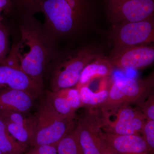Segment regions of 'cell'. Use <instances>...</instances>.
Returning <instances> with one entry per match:
<instances>
[{"mask_svg": "<svg viewBox=\"0 0 154 154\" xmlns=\"http://www.w3.org/2000/svg\"><path fill=\"white\" fill-rule=\"evenodd\" d=\"M19 30L20 40L11 52L22 69L42 88L45 68L58 55L56 43L46 36L33 16L23 14Z\"/></svg>", "mask_w": 154, "mask_h": 154, "instance_id": "6da1fadb", "label": "cell"}, {"mask_svg": "<svg viewBox=\"0 0 154 154\" xmlns=\"http://www.w3.org/2000/svg\"><path fill=\"white\" fill-rule=\"evenodd\" d=\"M96 9L95 0H45L40 9L45 18L44 32L55 43L80 34L92 22Z\"/></svg>", "mask_w": 154, "mask_h": 154, "instance_id": "7a4b0ae2", "label": "cell"}, {"mask_svg": "<svg viewBox=\"0 0 154 154\" xmlns=\"http://www.w3.org/2000/svg\"><path fill=\"white\" fill-rule=\"evenodd\" d=\"M102 54L98 48L91 45L74 50L60 56L58 54L57 63L51 81V91L76 87L85 67Z\"/></svg>", "mask_w": 154, "mask_h": 154, "instance_id": "3957f363", "label": "cell"}, {"mask_svg": "<svg viewBox=\"0 0 154 154\" xmlns=\"http://www.w3.org/2000/svg\"><path fill=\"white\" fill-rule=\"evenodd\" d=\"M35 131L30 145L57 146L71 131L73 120L57 112L47 99L42 103L36 117Z\"/></svg>", "mask_w": 154, "mask_h": 154, "instance_id": "277c9868", "label": "cell"}, {"mask_svg": "<svg viewBox=\"0 0 154 154\" xmlns=\"http://www.w3.org/2000/svg\"><path fill=\"white\" fill-rule=\"evenodd\" d=\"M110 38L113 48L151 44L154 41V17L139 22L113 24Z\"/></svg>", "mask_w": 154, "mask_h": 154, "instance_id": "5b68a950", "label": "cell"}, {"mask_svg": "<svg viewBox=\"0 0 154 154\" xmlns=\"http://www.w3.org/2000/svg\"><path fill=\"white\" fill-rule=\"evenodd\" d=\"M106 10L113 24L139 22L154 17V0H106Z\"/></svg>", "mask_w": 154, "mask_h": 154, "instance_id": "8992f818", "label": "cell"}, {"mask_svg": "<svg viewBox=\"0 0 154 154\" xmlns=\"http://www.w3.org/2000/svg\"><path fill=\"white\" fill-rule=\"evenodd\" d=\"M102 128L98 110L87 109L75 128L83 154H103L105 141L101 134Z\"/></svg>", "mask_w": 154, "mask_h": 154, "instance_id": "52a82bcc", "label": "cell"}, {"mask_svg": "<svg viewBox=\"0 0 154 154\" xmlns=\"http://www.w3.org/2000/svg\"><path fill=\"white\" fill-rule=\"evenodd\" d=\"M99 113L115 116V118H113L112 120L103 119L101 117L102 129L105 130L103 131L114 134H140L144 123L147 120L140 110L134 109L129 105L119 107L113 112Z\"/></svg>", "mask_w": 154, "mask_h": 154, "instance_id": "ba28073f", "label": "cell"}, {"mask_svg": "<svg viewBox=\"0 0 154 154\" xmlns=\"http://www.w3.org/2000/svg\"><path fill=\"white\" fill-rule=\"evenodd\" d=\"M0 85L9 89L24 91L34 99L42 93V87L22 69L11 52L0 64Z\"/></svg>", "mask_w": 154, "mask_h": 154, "instance_id": "9c48e42d", "label": "cell"}, {"mask_svg": "<svg viewBox=\"0 0 154 154\" xmlns=\"http://www.w3.org/2000/svg\"><path fill=\"white\" fill-rule=\"evenodd\" d=\"M108 57L115 68L122 70L145 68L154 63V45L149 44L113 48Z\"/></svg>", "mask_w": 154, "mask_h": 154, "instance_id": "30bf717a", "label": "cell"}, {"mask_svg": "<svg viewBox=\"0 0 154 154\" xmlns=\"http://www.w3.org/2000/svg\"><path fill=\"white\" fill-rule=\"evenodd\" d=\"M119 85L122 106L132 104L140 106L154 92V73L143 79H119Z\"/></svg>", "mask_w": 154, "mask_h": 154, "instance_id": "8fae6325", "label": "cell"}, {"mask_svg": "<svg viewBox=\"0 0 154 154\" xmlns=\"http://www.w3.org/2000/svg\"><path fill=\"white\" fill-rule=\"evenodd\" d=\"M103 139L116 154H153L140 134L119 135L104 131Z\"/></svg>", "mask_w": 154, "mask_h": 154, "instance_id": "7c38bea8", "label": "cell"}, {"mask_svg": "<svg viewBox=\"0 0 154 154\" xmlns=\"http://www.w3.org/2000/svg\"><path fill=\"white\" fill-rule=\"evenodd\" d=\"M34 99L21 91L8 89L0 91V112L14 111L25 113L32 108Z\"/></svg>", "mask_w": 154, "mask_h": 154, "instance_id": "4fadbf2b", "label": "cell"}, {"mask_svg": "<svg viewBox=\"0 0 154 154\" xmlns=\"http://www.w3.org/2000/svg\"><path fill=\"white\" fill-rule=\"evenodd\" d=\"M115 69L109 57L102 55L96 58L84 69L75 88L89 86L93 81L110 75Z\"/></svg>", "mask_w": 154, "mask_h": 154, "instance_id": "5bb4252c", "label": "cell"}, {"mask_svg": "<svg viewBox=\"0 0 154 154\" xmlns=\"http://www.w3.org/2000/svg\"><path fill=\"white\" fill-rule=\"evenodd\" d=\"M27 148V145L19 142L11 135L0 117V149L3 154H23Z\"/></svg>", "mask_w": 154, "mask_h": 154, "instance_id": "9a60e30c", "label": "cell"}, {"mask_svg": "<svg viewBox=\"0 0 154 154\" xmlns=\"http://www.w3.org/2000/svg\"><path fill=\"white\" fill-rule=\"evenodd\" d=\"M77 89L79 93L82 107L88 110L97 109L102 106L107 100L109 93V90L106 89L94 92L87 86Z\"/></svg>", "mask_w": 154, "mask_h": 154, "instance_id": "2e32d148", "label": "cell"}, {"mask_svg": "<svg viewBox=\"0 0 154 154\" xmlns=\"http://www.w3.org/2000/svg\"><path fill=\"white\" fill-rule=\"evenodd\" d=\"M56 148L57 154H83L75 128L60 141Z\"/></svg>", "mask_w": 154, "mask_h": 154, "instance_id": "e0dca14e", "label": "cell"}, {"mask_svg": "<svg viewBox=\"0 0 154 154\" xmlns=\"http://www.w3.org/2000/svg\"><path fill=\"white\" fill-rule=\"evenodd\" d=\"M47 99L60 114L74 121L75 118V111L72 109L63 96L57 91H49L47 94Z\"/></svg>", "mask_w": 154, "mask_h": 154, "instance_id": "ac0fdd59", "label": "cell"}, {"mask_svg": "<svg viewBox=\"0 0 154 154\" xmlns=\"http://www.w3.org/2000/svg\"><path fill=\"white\" fill-rule=\"evenodd\" d=\"M0 117L4 120L11 122L24 127L34 135L36 126V117H27L24 113L14 111H1Z\"/></svg>", "mask_w": 154, "mask_h": 154, "instance_id": "d6986e66", "label": "cell"}, {"mask_svg": "<svg viewBox=\"0 0 154 154\" xmlns=\"http://www.w3.org/2000/svg\"><path fill=\"white\" fill-rule=\"evenodd\" d=\"M4 121L9 133L15 139L21 143L30 145L33 137V133L24 127L14 122Z\"/></svg>", "mask_w": 154, "mask_h": 154, "instance_id": "ffe728a7", "label": "cell"}, {"mask_svg": "<svg viewBox=\"0 0 154 154\" xmlns=\"http://www.w3.org/2000/svg\"><path fill=\"white\" fill-rule=\"evenodd\" d=\"M45 0H15V4L23 14L33 16L40 12L42 3Z\"/></svg>", "mask_w": 154, "mask_h": 154, "instance_id": "44dd1931", "label": "cell"}, {"mask_svg": "<svg viewBox=\"0 0 154 154\" xmlns=\"http://www.w3.org/2000/svg\"><path fill=\"white\" fill-rule=\"evenodd\" d=\"M57 92L66 99L70 106L75 112L79 108L82 107L79 93L77 88H65Z\"/></svg>", "mask_w": 154, "mask_h": 154, "instance_id": "7402d4cb", "label": "cell"}, {"mask_svg": "<svg viewBox=\"0 0 154 154\" xmlns=\"http://www.w3.org/2000/svg\"><path fill=\"white\" fill-rule=\"evenodd\" d=\"M141 133L148 146L150 150L153 154L154 151V120H147L145 122Z\"/></svg>", "mask_w": 154, "mask_h": 154, "instance_id": "603a6c76", "label": "cell"}, {"mask_svg": "<svg viewBox=\"0 0 154 154\" xmlns=\"http://www.w3.org/2000/svg\"><path fill=\"white\" fill-rule=\"evenodd\" d=\"M147 120H154V92L149 95L145 101L139 106Z\"/></svg>", "mask_w": 154, "mask_h": 154, "instance_id": "cb8c5ba5", "label": "cell"}, {"mask_svg": "<svg viewBox=\"0 0 154 154\" xmlns=\"http://www.w3.org/2000/svg\"><path fill=\"white\" fill-rule=\"evenodd\" d=\"M9 41L7 30L4 27L0 28V58L4 59L8 53Z\"/></svg>", "mask_w": 154, "mask_h": 154, "instance_id": "d4e9b609", "label": "cell"}, {"mask_svg": "<svg viewBox=\"0 0 154 154\" xmlns=\"http://www.w3.org/2000/svg\"><path fill=\"white\" fill-rule=\"evenodd\" d=\"M23 154H57L56 146L42 145L33 148Z\"/></svg>", "mask_w": 154, "mask_h": 154, "instance_id": "484cf974", "label": "cell"}, {"mask_svg": "<svg viewBox=\"0 0 154 154\" xmlns=\"http://www.w3.org/2000/svg\"><path fill=\"white\" fill-rule=\"evenodd\" d=\"M12 5L11 0H0V10L8 12Z\"/></svg>", "mask_w": 154, "mask_h": 154, "instance_id": "4316f807", "label": "cell"}, {"mask_svg": "<svg viewBox=\"0 0 154 154\" xmlns=\"http://www.w3.org/2000/svg\"><path fill=\"white\" fill-rule=\"evenodd\" d=\"M103 154H116L112 148L105 141Z\"/></svg>", "mask_w": 154, "mask_h": 154, "instance_id": "83f0119b", "label": "cell"}, {"mask_svg": "<svg viewBox=\"0 0 154 154\" xmlns=\"http://www.w3.org/2000/svg\"><path fill=\"white\" fill-rule=\"evenodd\" d=\"M1 11H1V10H0V28H2V27H3L2 24V17H1Z\"/></svg>", "mask_w": 154, "mask_h": 154, "instance_id": "f1b7e54d", "label": "cell"}, {"mask_svg": "<svg viewBox=\"0 0 154 154\" xmlns=\"http://www.w3.org/2000/svg\"><path fill=\"white\" fill-rule=\"evenodd\" d=\"M4 59H3L0 58V64L2 63L3 62V60H4Z\"/></svg>", "mask_w": 154, "mask_h": 154, "instance_id": "f546056e", "label": "cell"}, {"mask_svg": "<svg viewBox=\"0 0 154 154\" xmlns=\"http://www.w3.org/2000/svg\"><path fill=\"white\" fill-rule=\"evenodd\" d=\"M0 154H3L2 153V151H1V149H0Z\"/></svg>", "mask_w": 154, "mask_h": 154, "instance_id": "4dcf8cb0", "label": "cell"}, {"mask_svg": "<svg viewBox=\"0 0 154 154\" xmlns=\"http://www.w3.org/2000/svg\"><path fill=\"white\" fill-rule=\"evenodd\" d=\"M2 85H0V91H1V88H2Z\"/></svg>", "mask_w": 154, "mask_h": 154, "instance_id": "1f68e13d", "label": "cell"}]
</instances>
